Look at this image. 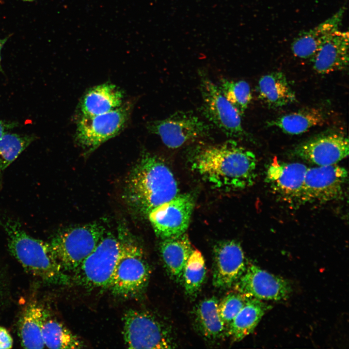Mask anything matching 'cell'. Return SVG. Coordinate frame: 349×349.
Instances as JSON below:
<instances>
[{"instance_id": "cell-1", "label": "cell", "mask_w": 349, "mask_h": 349, "mask_svg": "<svg viewBox=\"0 0 349 349\" xmlns=\"http://www.w3.org/2000/svg\"><path fill=\"white\" fill-rule=\"evenodd\" d=\"M197 147L192 157V167L214 188L241 190L255 182V155L236 141Z\"/></svg>"}, {"instance_id": "cell-2", "label": "cell", "mask_w": 349, "mask_h": 349, "mask_svg": "<svg viewBox=\"0 0 349 349\" xmlns=\"http://www.w3.org/2000/svg\"><path fill=\"white\" fill-rule=\"evenodd\" d=\"M178 193L177 181L168 166L147 152L142 155L129 173L124 190L127 205L144 216Z\"/></svg>"}, {"instance_id": "cell-3", "label": "cell", "mask_w": 349, "mask_h": 349, "mask_svg": "<svg viewBox=\"0 0 349 349\" xmlns=\"http://www.w3.org/2000/svg\"><path fill=\"white\" fill-rule=\"evenodd\" d=\"M0 226L7 235L9 251L28 272L50 285L66 286L72 282L50 243L30 236L19 221L0 211Z\"/></svg>"}, {"instance_id": "cell-4", "label": "cell", "mask_w": 349, "mask_h": 349, "mask_svg": "<svg viewBox=\"0 0 349 349\" xmlns=\"http://www.w3.org/2000/svg\"><path fill=\"white\" fill-rule=\"evenodd\" d=\"M119 251L109 289L124 299L138 298L144 293L151 273L143 251L125 224L118 229Z\"/></svg>"}, {"instance_id": "cell-5", "label": "cell", "mask_w": 349, "mask_h": 349, "mask_svg": "<svg viewBox=\"0 0 349 349\" xmlns=\"http://www.w3.org/2000/svg\"><path fill=\"white\" fill-rule=\"evenodd\" d=\"M123 334L129 349H172L177 342L171 326L150 312L130 309L123 317Z\"/></svg>"}, {"instance_id": "cell-6", "label": "cell", "mask_w": 349, "mask_h": 349, "mask_svg": "<svg viewBox=\"0 0 349 349\" xmlns=\"http://www.w3.org/2000/svg\"><path fill=\"white\" fill-rule=\"evenodd\" d=\"M105 234L97 222L63 229L57 233L50 244L61 265L73 273L92 252Z\"/></svg>"}, {"instance_id": "cell-7", "label": "cell", "mask_w": 349, "mask_h": 349, "mask_svg": "<svg viewBox=\"0 0 349 349\" xmlns=\"http://www.w3.org/2000/svg\"><path fill=\"white\" fill-rule=\"evenodd\" d=\"M119 251L117 237L105 233L92 252L72 273V281L85 289H109Z\"/></svg>"}, {"instance_id": "cell-8", "label": "cell", "mask_w": 349, "mask_h": 349, "mask_svg": "<svg viewBox=\"0 0 349 349\" xmlns=\"http://www.w3.org/2000/svg\"><path fill=\"white\" fill-rule=\"evenodd\" d=\"M203 114L226 136L232 138L247 136L241 115L222 94L218 86L202 74L200 82Z\"/></svg>"}, {"instance_id": "cell-9", "label": "cell", "mask_w": 349, "mask_h": 349, "mask_svg": "<svg viewBox=\"0 0 349 349\" xmlns=\"http://www.w3.org/2000/svg\"><path fill=\"white\" fill-rule=\"evenodd\" d=\"M147 128L159 136L166 146L177 148L209 136L211 127L191 111H178L162 120L149 122Z\"/></svg>"}, {"instance_id": "cell-10", "label": "cell", "mask_w": 349, "mask_h": 349, "mask_svg": "<svg viewBox=\"0 0 349 349\" xmlns=\"http://www.w3.org/2000/svg\"><path fill=\"white\" fill-rule=\"evenodd\" d=\"M128 104H122L109 112L82 116L77 123L75 139L83 149L91 152L116 136L125 127L129 116Z\"/></svg>"}, {"instance_id": "cell-11", "label": "cell", "mask_w": 349, "mask_h": 349, "mask_svg": "<svg viewBox=\"0 0 349 349\" xmlns=\"http://www.w3.org/2000/svg\"><path fill=\"white\" fill-rule=\"evenodd\" d=\"M194 205L190 194L178 193L154 208L147 216L156 235L162 239L185 233Z\"/></svg>"}, {"instance_id": "cell-12", "label": "cell", "mask_w": 349, "mask_h": 349, "mask_svg": "<svg viewBox=\"0 0 349 349\" xmlns=\"http://www.w3.org/2000/svg\"><path fill=\"white\" fill-rule=\"evenodd\" d=\"M348 178L346 169L337 164L308 168L300 199L327 202L338 198Z\"/></svg>"}, {"instance_id": "cell-13", "label": "cell", "mask_w": 349, "mask_h": 349, "mask_svg": "<svg viewBox=\"0 0 349 349\" xmlns=\"http://www.w3.org/2000/svg\"><path fill=\"white\" fill-rule=\"evenodd\" d=\"M245 296L262 301H281L289 297L292 288L284 278L251 264L233 286Z\"/></svg>"}, {"instance_id": "cell-14", "label": "cell", "mask_w": 349, "mask_h": 349, "mask_svg": "<svg viewBox=\"0 0 349 349\" xmlns=\"http://www.w3.org/2000/svg\"><path fill=\"white\" fill-rule=\"evenodd\" d=\"M213 252V285L221 289L233 286L247 266L241 245L234 240L221 241L214 246Z\"/></svg>"}, {"instance_id": "cell-15", "label": "cell", "mask_w": 349, "mask_h": 349, "mask_svg": "<svg viewBox=\"0 0 349 349\" xmlns=\"http://www.w3.org/2000/svg\"><path fill=\"white\" fill-rule=\"evenodd\" d=\"M347 137L338 133L316 136L299 144L294 153L298 157L317 166L337 164L349 155Z\"/></svg>"}, {"instance_id": "cell-16", "label": "cell", "mask_w": 349, "mask_h": 349, "mask_svg": "<svg viewBox=\"0 0 349 349\" xmlns=\"http://www.w3.org/2000/svg\"><path fill=\"white\" fill-rule=\"evenodd\" d=\"M346 9L342 6L316 26L299 33L291 44L293 55L302 59H311L331 35L340 29Z\"/></svg>"}, {"instance_id": "cell-17", "label": "cell", "mask_w": 349, "mask_h": 349, "mask_svg": "<svg viewBox=\"0 0 349 349\" xmlns=\"http://www.w3.org/2000/svg\"><path fill=\"white\" fill-rule=\"evenodd\" d=\"M314 70L326 74L345 69L349 64V32L332 33L311 58Z\"/></svg>"}, {"instance_id": "cell-18", "label": "cell", "mask_w": 349, "mask_h": 349, "mask_svg": "<svg viewBox=\"0 0 349 349\" xmlns=\"http://www.w3.org/2000/svg\"><path fill=\"white\" fill-rule=\"evenodd\" d=\"M307 169L304 164L281 162L275 158L269 165L266 179L282 195L300 199Z\"/></svg>"}, {"instance_id": "cell-19", "label": "cell", "mask_w": 349, "mask_h": 349, "mask_svg": "<svg viewBox=\"0 0 349 349\" xmlns=\"http://www.w3.org/2000/svg\"><path fill=\"white\" fill-rule=\"evenodd\" d=\"M193 250L186 233L160 242L159 252L164 267L175 282L182 283L185 265Z\"/></svg>"}, {"instance_id": "cell-20", "label": "cell", "mask_w": 349, "mask_h": 349, "mask_svg": "<svg viewBox=\"0 0 349 349\" xmlns=\"http://www.w3.org/2000/svg\"><path fill=\"white\" fill-rule=\"evenodd\" d=\"M219 301L214 296L204 299L192 312L194 326L206 340L216 342L227 336V330L218 313Z\"/></svg>"}, {"instance_id": "cell-21", "label": "cell", "mask_w": 349, "mask_h": 349, "mask_svg": "<svg viewBox=\"0 0 349 349\" xmlns=\"http://www.w3.org/2000/svg\"><path fill=\"white\" fill-rule=\"evenodd\" d=\"M124 95L115 85L107 83L93 87L83 96L80 109L82 116L103 114L122 104Z\"/></svg>"}, {"instance_id": "cell-22", "label": "cell", "mask_w": 349, "mask_h": 349, "mask_svg": "<svg viewBox=\"0 0 349 349\" xmlns=\"http://www.w3.org/2000/svg\"><path fill=\"white\" fill-rule=\"evenodd\" d=\"M257 89L259 98L270 108H280L296 101L295 93L286 76L280 71L262 76Z\"/></svg>"}, {"instance_id": "cell-23", "label": "cell", "mask_w": 349, "mask_h": 349, "mask_svg": "<svg viewBox=\"0 0 349 349\" xmlns=\"http://www.w3.org/2000/svg\"><path fill=\"white\" fill-rule=\"evenodd\" d=\"M272 306L263 301L248 298L233 319L227 331V336L238 342L252 333L265 313Z\"/></svg>"}, {"instance_id": "cell-24", "label": "cell", "mask_w": 349, "mask_h": 349, "mask_svg": "<svg viewBox=\"0 0 349 349\" xmlns=\"http://www.w3.org/2000/svg\"><path fill=\"white\" fill-rule=\"evenodd\" d=\"M48 314L47 311L37 302L31 303L25 308L19 322V335L23 348H45L42 328Z\"/></svg>"}, {"instance_id": "cell-25", "label": "cell", "mask_w": 349, "mask_h": 349, "mask_svg": "<svg viewBox=\"0 0 349 349\" xmlns=\"http://www.w3.org/2000/svg\"><path fill=\"white\" fill-rule=\"evenodd\" d=\"M326 115L321 109L309 108L291 112L268 122L270 127H274L290 135H298L310 128L323 125Z\"/></svg>"}, {"instance_id": "cell-26", "label": "cell", "mask_w": 349, "mask_h": 349, "mask_svg": "<svg viewBox=\"0 0 349 349\" xmlns=\"http://www.w3.org/2000/svg\"><path fill=\"white\" fill-rule=\"evenodd\" d=\"M42 337L45 346L49 349H81L83 341L62 323L48 314L43 326Z\"/></svg>"}, {"instance_id": "cell-27", "label": "cell", "mask_w": 349, "mask_h": 349, "mask_svg": "<svg viewBox=\"0 0 349 349\" xmlns=\"http://www.w3.org/2000/svg\"><path fill=\"white\" fill-rule=\"evenodd\" d=\"M37 137L34 135L7 132L0 137V178L5 170Z\"/></svg>"}, {"instance_id": "cell-28", "label": "cell", "mask_w": 349, "mask_h": 349, "mask_svg": "<svg viewBox=\"0 0 349 349\" xmlns=\"http://www.w3.org/2000/svg\"><path fill=\"white\" fill-rule=\"evenodd\" d=\"M206 269L205 259L202 253L193 250L185 265L182 283L185 293L194 297L200 291L205 281Z\"/></svg>"}, {"instance_id": "cell-29", "label": "cell", "mask_w": 349, "mask_h": 349, "mask_svg": "<svg viewBox=\"0 0 349 349\" xmlns=\"http://www.w3.org/2000/svg\"><path fill=\"white\" fill-rule=\"evenodd\" d=\"M218 87L240 115H243L252 98L249 83L244 80L235 81L223 78Z\"/></svg>"}, {"instance_id": "cell-30", "label": "cell", "mask_w": 349, "mask_h": 349, "mask_svg": "<svg viewBox=\"0 0 349 349\" xmlns=\"http://www.w3.org/2000/svg\"><path fill=\"white\" fill-rule=\"evenodd\" d=\"M249 297L234 290L225 296L218 304V313L227 332L231 322Z\"/></svg>"}, {"instance_id": "cell-31", "label": "cell", "mask_w": 349, "mask_h": 349, "mask_svg": "<svg viewBox=\"0 0 349 349\" xmlns=\"http://www.w3.org/2000/svg\"><path fill=\"white\" fill-rule=\"evenodd\" d=\"M13 340L7 330L0 326V349H10L12 347Z\"/></svg>"}, {"instance_id": "cell-32", "label": "cell", "mask_w": 349, "mask_h": 349, "mask_svg": "<svg viewBox=\"0 0 349 349\" xmlns=\"http://www.w3.org/2000/svg\"><path fill=\"white\" fill-rule=\"evenodd\" d=\"M16 121H7L0 119V137L4 134L18 126Z\"/></svg>"}, {"instance_id": "cell-33", "label": "cell", "mask_w": 349, "mask_h": 349, "mask_svg": "<svg viewBox=\"0 0 349 349\" xmlns=\"http://www.w3.org/2000/svg\"><path fill=\"white\" fill-rule=\"evenodd\" d=\"M7 38H3V39H0V71H2V67H1V49L2 48L3 46L7 41Z\"/></svg>"}, {"instance_id": "cell-34", "label": "cell", "mask_w": 349, "mask_h": 349, "mask_svg": "<svg viewBox=\"0 0 349 349\" xmlns=\"http://www.w3.org/2000/svg\"><path fill=\"white\" fill-rule=\"evenodd\" d=\"M24 0V1H32V0Z\"/></svg>"}]
</instances>
